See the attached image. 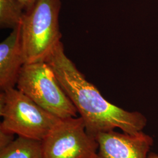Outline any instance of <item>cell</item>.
<instances>
[{
	"mask_svg": "<svg viewBox=\"0 0 158 158\" xmlns=\"http://www.w3.org/2000/svg\"><path fill=\"white\" fill-rule=\"evenodd\" d=\"M46 62L76 108L89 135L96 138L101 133L117 128L128 134H135L147 126V118L142 113L127 111L102 96L66 56L62 42Z\"/></svg>",
	"mask_w": 158,
	"mask_h": 158,
	"instance_id": "obj_1",
	"label": "cell"
},
{
	"mask_svg": "<svg viewBox=\"0 0 158 158\" xmlns=\"http://www.w3.org/2000/svg\"><path fill=\"white\" fill-rule=\"evenodd\" d=\"M0 158H44L42 141L18 136L0 151Z\"/></svg>",
	"mask_w": 158,
	"mask_h": 158,
	"instance_id": "obj_8",
	"label": "cell"
},
{
	"mask_svg": "<svg viewBox=\"0 0 158 158\" xmlns=\"http://www.w3.org/2000/svg\"><path fill=\"white\" fill-rule=\"evenodd\" d=\"M96 138L98 143L96 158H148L153 145L152 137L143 131L128 134L113 130Z\"/></svg>",
	"mask_w": 158,
	"mask_h": 158,
	"instance_id": "obj_6",
	"label": "cell"
},
{
	"mask_svg": "<svg viewBox=\"0 0 158 158\" xmlns=\"http://www.w3.org/2000/svg\"><path fill=\"white\" fill-rule=\"evenodd\" d=\"M15 134L0 130V151L9 145L15 139Z\"/></svg>",
	"mask_w": 158,
	"mask_h": 158,
	"instance_id": "obj_10",
	"label": "cell"
},
{
	"mask_svg": "<svg viewBox=\"0 0 158 158\" xmlns=\"http://www.w3.org/2000/svg\"><path fill=\"white\" fill-rule=\"evenodd\" d=\"M25 10L17 0H0V27L14 29L22 22Z\"/></svg>",
	"mask_w": 158,
	"mask_h": 158,
	"instance_id": "obj_9",
	"label": "cell"
},
{
	"mask_svg": "<svg viewBox=\"0 0 158 158\" xmlns=\"http://www.w3.org/2000/svg\"><path fill=\"white\" fill-rule=\"evenodd\" d=\"M148 158H158V153L154 152H149Z\"/></svg>",
	"mask_w": 158,
	"mask_h": 158,
	"instance_id": "obj_12",
	"label": "cell"
},
{
	"mask_svg": "<svg viewBox=\"0 0 158 158\" xmlns=\"http://www.w3.org/2000/svg\"><path fill=\"white\" fill-rule=\"evenodd\" d=\"M25 64L21 36V24L0 44V88H15Z\"/></svg>",
	"mask_w": 158,
	"mask_h": 158,
	"instance_id": "obj_7",
	"label": "cell"
},
{
	"mask_svg": "<svg viewBox=\"0 0 158 158\" xmlns=\"http://www.w3.org/2000/svg\"><path fill=\"white\" fill-rule=\"evenodd\" d=\"M60 0H36L21 23L25 64L46 62L61 42Z\"/></svg>",
	"mask_w": 158,
	"mask_h": 158,
	"instance_id": "obj_2",
	"label": "cell"
},
{
	"mask_svg": "<svg viewBox=\"0 0 158 158\" xmlns=\"http://www.w3.org/2000/svg\"><path fill=\"white\" fill-rule=\"evenodd\" d=\"M42 141L44 158H96L98 149L80 117L61 119Z\"/></svg>",
	"mask_w": 158,
	"mask_h": 158,
	"instance_id": "obj_5",
	"label": "cell"
},
{
	"mask_svg": "<svg viewBox=\"0 0 158 158\" xmlns=\"http://www.w3.org/2000/svg\"><path fill=\"white\" fill-rule=\"evenodd\" d=\"M23 5L25 11L29 10L32 6H33L34 3L36 0H17Z\"/></svg>",
	"mask_w": 158,
	"mask_h": 158,
	"instance_id": "obj_11",
	"label": "cell"
},
{
	"mask_svg": "<svg viewBox=\"0 0 158 158\" xmlns=\"http://www.w3.org/2000/svg\"><path fill=\"white\" fill-rule=\"evenodd\" d=\"M16 88L46 111L61 119L77 117V110L46 62L24 64Z\"/></svg>",
	"mask_w": 158,
	"mask_h": 158,
	"instance_id": "obj_4",
	"label": "cell"
},
{
	"mask_svg": "<svg viewBox=\"0 0 158 158\" xmlns=\"http://www.w3.org/2000/svg\"><path fill=\"white\" fill-rule=\"evenodd\" d=\"M0 115V130L39 141H43L61 119L16 87L1 91Z\"/></svg>",
	"mask_w": 158,
	"mask_h": 158,
	"instance_id": "obj_3",
	"label": "cell"
}]
</instances>
